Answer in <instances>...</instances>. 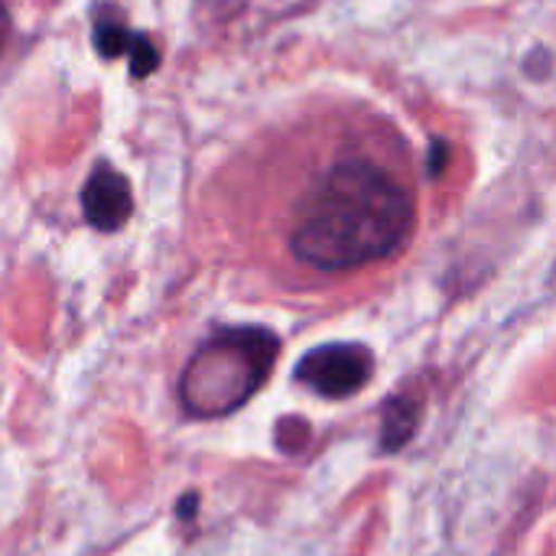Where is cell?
Wrapping results in <instances>:
<instances>
[{"mask_svg": "<svg viewBox=\"0 0 556 556\" xmlns=\"http://www.w3.org/2000/svg\"><path fill=\"white\" fill-rule=\"evenodd\" d=\"M401 156L375 143L345 147L309 166L283 212L293 261L319 274H349L394 257L417 222Z\"/></svg>", "mask_w": 556, "mask_h": 556, "instance_id": "obj_1", "label": "cell"}, {"mask_svg": "<svg viewBox=\"0 0 556 556\" xmlns=\"http://www.w3.org/2000/svg\"><path fill=\"white\" fill-rule=\"evenodd\" d=\"M277 336L257 326H231L212 332L189 358L179 397L192 417H225L248 404L277 362Z\"/></svg>", "mask_w": 556, "mask_h": 556, "instance_id": "obj_2", "label": "cell"}, {"mask_svg": "<svg viewBox=\"0 0 556 556\" xmlns=\"http://www.w3.org/2000/svg\"><path fill=\"white\" fill-rule=\"evenodd\" d=\"M371 371H375V355L365 345L332 342L303 355V362L296 365V381L316 391L319 397L345 401L371 381Z\"/></svg>", "mask_w": 556, "mask_h": 556, "instance_id": "obj_3", "label": "cell"}, {"mask_svg": "<svg viewBox=\"0 0 556 556\" xmlns=\"http://www.w3.org/2000/svg\"><path fill=\"white\" fill-rule=\"evenodd\" d=\"M85 222L98 231H117L134 215V192L124 173L111 166H98L81 189Z\"/></svg>", "mask_w": 556, "mask_h": 556, "instance_id": "obj_4", "label": "cell"}, {"mask_svg": "<svg viewBox=\"0 0 556 556\" xmlns=\"http://www.w3.org/2000/svg\"><path fill=\"white\" fill-rule=\"evenodd\" d=\"M94 49H98L104 59L127 55V59H130V75H134V78H147V75L156 72V65H160L156 46H153L143 33L127 29L121 20H94Z\"/></svg>", "mask_w": 556, "mask_h": 556, "instance_id": "obj_5", "label": "cell"}, {"mask_svg": "<svg viewBox=\"0 0 556 556\" xmlns=\"http://www.w3.org/2000/svg\"><path fill=\"white\" fill-rule=\"evenodd\" d=\"M417 424H420V401L417 397H391L388 407H384V440L381 446L388 453L407 446V440L417 433Z\"/></svg>", "mask_w": 556, "mask_h": 556, "instance_id": "obj_6", "label": "cell"}]
</instances>
